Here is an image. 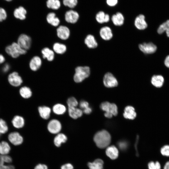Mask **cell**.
I'll use <instances>...</instances> for the list:
<instances>
[{
	"label": "cell",
	"mask_w": 169,
	"mask_h": 169,
	"mask_svg": "<svg viewBox=\"0 0 169 169\" xmlns=\"http://www.w3.org/2000/svg\"><path fill=\"white\" fill-rule=\"evenodd\" d=\"M10 147L8 142L5 141L0 142V154L1 155H7L10 150Z\"/></svg>",
	"instance_id": "32"
},
{
	"label": "cell",
	"mask_w": 169,
	"mask_h": 169,
	"mask_svg": "<svg viewBox=\"0 0 169 169\" xmlns=\"http://www.w3.org/2000/svg\"><path fill=\"white\" fill-rule=\"evenodd\" d=\"M105 152L107 156L111 159H115L118 156V150L117 148L113 145L107 147Z\"/></svg>",
	"instance_id": "17"
},
{
	"label": "cell",
	"mask_w": 169,
	"mask_h": 169,
	"mask_svg": "<svg viewBox=\"0 0 169 169\" xmlns=\"http://www.w3.org/2000/svg\"><path fill=\"white\" fill-rule=\"evenodd\" d=\"M101 38L105 40L110 39L113 37V33L111 28L109 27L105 26L102 28L100 31Z\"/></svg>",
	"instance_id": "14"
},
{
	"label": "cell",
	"mask_w": 169,
	"mask_h": 169,
	"mask_svg": "<svg viewBox=\"0 0 169 169\" xmlns=\"http://www.w3.org/2000/svg\"><path fill=\"white\" fill-rule=\"evenodd\" d=\"M163 169H169V161H167L165 164Z\"/></svg>",
	"instance_id": "52"
},
{
	"label": "cell",
	"mask_w": 169,
	"mask_h": 169,
	"mask_svg": "<svg viewBox=\"0 0 169 169\" xmlns=\"http://www.w3.org/2000/svg\"><path fill=\"white\" fill-rule=\"evenodd\" d=\"M26 10L22 6L16 8L13 12L15 17L21 20H23L26 18Z\"/></svg>",
	"instance_id": "19"
},
{
	"label": "cell",
	"mask_w": 169,
	"mask_h": 169,
	"mask_svg": "<svg viewBox=\"0 0 169 169\" xmlns=\"http://www.w3.org/2000/svg\"><path fill=\"white\" fill-rule=\"evenodd\" d=\"M7 17V14L5 10L0 8V22L5 20Z\"/></svg>",
	"instance_id": "42"
},
{
	"label": "cell",
	"mask_w": 169,
	"mask_h": 169,
	"mask_svg": "<svg viewBox=\"0 0 169 169\" xmlns=\"http://www.w3.org/2000/svg\"><path fill=\"white\" fill-rule=\"evenodd\" d=\"M100 107L105 112V116L107 118H111L113 116H116L118 114V108L115 104L107 101L104 102L100 104Z\"/></svg>",
	"instance_id": "4"
},
{
	"label": "cell",
	"mask_w": 169,
	"mask_h": 169,
	"mask_svg": "<svg viewBox=\"0 0 169 169\" xmlns=\"http://www.w3.org/2000/svg\"><path fill=\"white\" fill-rule=\"evenodd\" d=\"M8 80L10 84L15 87H18L22 84L23 80L18 72H13L9 74Z\"/></svg>",
	"instance_id": "8"
},
{
	"label": "cell",
	"mask_w": 169,
	"mask_h": 169,
	"mask_svg": "<svg viewBox=\"0 0 169 169\" xmlns=\"http://www.w3.org/2000/svg\"><path fill=\"white\" fill-rule=\"evenodd\" d=\"M42 63L41 58L38 56H35L31 59L30 61L29 67L32 71H36L40 68Z\"/></svg>",
	"instance_id": "15"
},
{
	"label": "cell",
	"mask_w": 169,
	"mask_h": 169,
	"mask_svg": "<svg viewBox=\"0 0 169 169\" xmlns=\"http://www.w3.org/2000/svg\"><path fill=\"white\" fill-rule=\"evenodd\" d=\"M166 32L167 36L169 37V20L161 24L157 29V32L161 34Z\"/></svg>",
	"instance_id": "34"
},
{
	"label": "cell",
	"mask_w": 169,
	"mask_h": 169,
	"mask_svg": "<svg viewBox=\"0 0 169 169\" xmlns=\"http://www.w3.org/2000/svg\"><path fill=\"white\" fill-rule=\"evenodd\" d=\"M79 17L78 13L76 11L72 10L66 12L65 15L66 21L71 23H76L78 21Z\"/></svg>",
	"instance_id": "11"
},
{
	"label": "cell",
	"mask_w": 169,
	"mask_h": 169,
	"mask_svg": "<svg viewBox=\"0 0 169 169\" xmlns=\"http://www.w3.org/2000/svg\"><path fill=\"white\" fill-rule=\"evenodd\" d=\"M2 157L4 162L9 163L12 162V160L11 157L7 155H2Z\"/></svg>",
	"instance_id": "44"
},
{
	"label": "cell",
	"mask_w": 169,
	"mask_h": 169,
	"mask_svg": "<svg viewBox=\"0 0 169 169\" xmlns=\"http://www.w3.org/2000/svg\"><path fill=\"white\" fill-rule=\"evenodd\" d=\"M0 169H15V167L12 165H6L3 164L0 167Z\"/></svg>",
	"instance_id": "48"
},
{
	"label": "cell",
	"mask_w": 169,
	"mask_h": 169,
	"mask_svg": "<svg viewBox=\"0 0 169 169\" xmlns=\"http://www.w3.org/2000/svg\"><path fill=\"white\" fill-rule=\"evenodd\" d=\"M4 162L3 159L2 155H0V167L4 164Z\"/></svg>",
	"instance_id": "53"
},
{
	"label": "cell",
	"mask_w": 169,
	"mask_h": 169,
	"mask_svg": "<svg viewBox=\"0 0 169 169\" xmlns=\"http://www.w3.org/2000/svg\"><path fill=\"white\" fill-rule=\"evenodd\" d=\"M41 53L43 58L46 59L49 61H52L54 59V51L48 48H43L41 51Z\"/></svg>",
	"instance_id": "25"
},
{
	"label": "cell",
	"mask_w": 169,
	"mask_h": 169,
	"mask_svg": "<svg viewBox=\"0 0 169 169\" xmlns=\"http://www.w3.org/2000/svg\"><path fill=\"white\" fill-rule=\"evenodd\" d=\"M90 74V68L88 66H78L75 69L74 80L77 83H80L88 78Z\"/></svg>",
	"instance_id": "3"
},
{
	"label": "cell",
	"mask_w": 169,
	"mask_h": 169,
	"mask_svg": "<svg viewBox=\"0 0 169 169\" xmlns=\"http://www.w3.org/2000/svg\"><path fill=\"white\" fill-rule=\"evenodd\" d=\"M7 1H8V2H9V1H11L12 0H5Z\"/></svg>",
	"instance_id": "55"
},
{
	"label": "cell",
	"mask_w": 169,
	"mask_h": 169,
	"mask_svg": "<svg viewBox=\"0 0 169 169\" xmlns=\"http://www.w3.org/2000/svg\"><path fill=\"white\" fill-rule=\"evenodd\" d=\"M164 64L166 67L169 68V55H168L166 57L164 61Z\"/></svg>",
	"instance_id": "50"
},
{
	"label": "cell",
	"mask_w": 169,
	"mask_h": 169,
	"mask_svg": "<svg viewBox=\"0 0 169 169\" xmlns=\"http://www.w3.org/2000/svg\"><path fill=\"white\" fill-rule=\"evenodd\" d=\"M61 128L62 125L60 121L55 119L50 121L47 126L49 131L51 133L53 134L59 133Z\"/></svg>",
	"instance_id": "7"
},
{
	"label": "cell",
	"mask_w": 169,
	"mask_h": 169,
	"mask_svg": "<svg viewBox=\"0 0 169 169\" xmlns=\"http://www.w3.org/2000/svg\"><path fill=\"white\" fill-rule=\"evenodd\" d=\"M1 136V133H0V137Z\"/></svg>",
	"instance_id": "56"
},
{
	"label": "cell",
	"mask_w": 169,
	"mask_h": 169,
	"mask_svg": "<svg viewBox=\"0 0 169 169\" xmlns=\"http://www.w3.org/2000/svg\"><path fill=\"white\" fill-rule=\"evenodd\" d=\"M84 42L85 44L89 48H95L98 46L97 43L94 37L91 34H89L86 37Z\"/></svg>",
	"instance_id": "22"
},
{
	"label": "cell",
	"mask_w": 169,
	"mask_h": 169,
	"mask_svg": "<svg viewBox=\"0 0 169 169\" xmlns=\"http://www.w3.org/2000/svg\"><path fill=\"white\" fill-rule=\"evenodd\" d=\"M136 115L134 108L131 106L126 107L124 109L123 116L126 119H134Z\"/></svg>",
	"instance_id": "16"
},
{
	"label": "cell",
	"mask_w": 169,
	"mask_h": 169,
	"mask_svg": "<svg viewBox=\"0 0 169 169\" xmlns=\"http://www.w3.org/2000/svg\"><path fill=\"white\" fill-rule=\"evenodd\" d=\"M31 42L30 37L25 34H22L18 37L17 43L23 49L27 50L30 48Z\"/></svg>",
	"instance_id": "5"
},
{
	"label": "cell",
	"mask_w": 169,
	"mask_h": 169,
	"mask_svg": "<svg viewBox=\"0 0 169 169\" xmlns=\"http://www.w3.org/2000/svg\"><path fill=\"white\" fill-rule=\"evenodd\" d=\"M118 145L120 149L122 150L126 149L128 146L127 143L124 141L119 142L118 143Z\"/></svg>",
	"instance_id": "43"
},
{
	"label": "cell",
	"mask_w": 169,
	"mask_h": 169,
	"mask_svg": "<svg viewBox=\"0 0 169 169\" xmlns=\"http://www.w3.org/2000/svg\"><path fill=\"white\" fill-rule=\"evenodd\" d=\"M160 153L164 156L169 157V145H166L162 146L161 148Z\"/></svg>",
	"instance_id": "41"
},
{
	"label": "cell",
	"mask_w": 169,
	"mask_h": 169,
	"mask_svg": "<svg viewBox=\"0 0 169 169\" xmlns=\"http://www.w3.org/2000/svg\"><path fill=\"white\" fill-rule=\"evenodd\" d=\"M46 5L49 8L57 10L60 7L61 4L59 0H48Z\"/></svg>",
	"instance_id": "35"
},
{
	"label": "cell",
	"mask_w": 169,
	"mask_h": 169,
	"mask_svg": "<svg viewBox=\"0 0 169 169\" xmlns=\"http://www.w3.org/2000/svg\"><path fill=\"white\" fill-rule=\"evenodd\" d=\"M8 128L5 121L2 119H0V133L4 134L8 131Z\"/></svg>",
	"instance_id": "37"
},
{
	"label": "cell",
	"mask_w": 169,
	"mask_h": 169,
	"mask_svg": "<svg viewBox=\"0 0 169 169\" xmlns=\"http://www.w3.org/2000/svg\"><path fill=\"white\" fill-rule=\"evenodd\" d=\"M79 106L83 113L86 114H90L92 112L91 108L89 107L88 103L85 100L80 101L79 103Z\"/></svg>",
	"instance_id": "33"
},
{
	"label": "cell",
	"mask_w": 169,
	"mask_h": 169,
	"mask_svg": "<svg viewBox=\"0 0 169 169\" xmlns=\"http://www.w3.org/2000/svg\"><path fill=\"white\" fill-rule=\"evenodd\" d=\"M124 17L122 13H117L113 15L111 17V20L113 24L116 26H120L123 24L124 22Z\"/></svg>",
	"instance_id": "24"
},
{
	"label": "cell",
	"mask_w": 169,
	"mask_h": 169,
	"mask_svg": "<svg viewBox=\"0 0 169 169\" xmlns=\"http://www.w3.org/2000/svg\"><path fill=\"white\" fill-rule=\"evenodd\" d=\"M10 66L8 64H5L2 68V70L4 73L7 72L10 69Z\"/></svg>",
	"instance_id": "46"
},
{
	"label": "cell",
	"mask_w": 169,
	"mask_h": 169,
	"mask_svg": "<svg viewBox=\"0 0 169 169\" xmlns=\"http://www.w3.org/2000/svg\"><path fill=\"white\" fill-rule=\"evenodd\" d=\"M67 139V137L65 135L62 133H59L55 137L54 143L56 146L59 147L62 143L66 142Z\"/></svg>",
	"instance_id": "28"
},
{
	"label": "cell",
	"mask_w": 169,
	"mask_h": 169,
	"mask_svg": "<svg viewBox=\"0 0 169 169\" xmlns=\"http://www.w3.org/2000/svg\"><path fill=\"white\" fill-rule=\"evenodd\" d=\"M5 59L4 56L2 54H0V64L4 63Z\"/></svg>",
	"instance_id": "51"
},
{
	"label": "cell",
	"mask_w": 169,
	"mask_h": 169,
	"mask_svg": "<svg viewBox=\"0 0 169 169\" xmlns=\"http://www.w3.org/2000/svg\"><path fill=\"white\" fill-rule=\"evenodd\" d=\"M5 51L8 54L13 58H17L19 55L24 54L27 53V50L23 49L16 42L6 46Z\"/></svg>",
	"instance_id": "2"
},
{
	"label": "cell",
	"mask_w": 169,
	"mask_h": 169,
	"mask_svg": "<svg viewBox=\"0 0 169 169\" xmlns=\"http://www.w3.org/2000/svg\"><path fill=\"white\" fill-rule=\"evenodd\" d=\"M34 169H48L47 166L44 164H39L37 165Z\"/></svg>",
	"instance_id": "49"
},
{
	"label": "cell",
	"mask_w": 169,
	"mask_h": 169,
	"mask_svg": "<svg viewBox=\"0 0 169 169\" xmlns=\"http://www.w3.org/2000/svg\"><path fill=\"white\" fill-rule=\"evenodd\" d=\"M46 20L48 23L55 27L58 26L60 22L59 19L56 17L55 14L53 12L48 14Z\"/></svg>",
	"instance_id": "21"
},
{
	"label": "cell",
	"mask_w": 169,
	"mask_h": 169,
	"mask_svg": "<svg viewBox=\"0 0 169 169\" xmlns=\"http://www.w3.org/2000/svg\"><path fill=\"white\" fill-rule=\"evenodd\" d=\"M64 5L70 8H74L78 3V0H63Z\"/></svg>",
	"instance_id": "38"
},
{
	"label": "cell",
	"mask_w": 169,
	"mask_h": 169,
	"mask_svg": "<svg viewBox=\"0 0 169 169\" xmlns=\"http://www.w3.org/2000/svg\"><path fill=\"white\" fill-rule=\"evenodd\" d=\"M138 137H137V140H136V144H137V141H138ZM135 148H136V154L137 155H138V153L137 152V145L136 144H135Z\"/></svg>",
	"instance_id": "54"
},
{
	"label": "cell",
	"mask_w": 169,
	"mask_h": 169,
	"mask_svg": "<svg viewBox=\"0 0 169 169\" xmlns=\"http://www.w3.org/2000/svg\"><path fill=\"white\" fill-rule=\"evenodd\" d=\"M140 50L145 54H151L155 53L156 50V46L152 43H144L139 45Z\"/></svg>",
	"instance_id": "9"
},
{
	"label": "cell",
	"mask_w": 169,
	"mask_h": 169,
	"mask_svg": "<svg viewBox=\"0 0 169 169\" xmlns=\"http://www.w3.org/2000/svg\"><path fill=\"white\" fill-rule=\"evenodd\" d=\"M38 111L40 116L43 119L47 120L50 117L51 110L49 107L45 106H39Z\"/></svg>",
	"instance_id": "20"
},
{
	"label": "cell",
	"mask_w": 169,
	"mask_h": 169,
	"mask_svg": "<svg viewBox=\"0 0 169 169\" xmlns=\"http://www.w3.org/2000/svg\"><path fill=\"white\" fill-rule=\"evenodd\" d=\"M13 125L17 128L23 127L24 124V120L23 117L19 115L15 116L12 120Z\"/></svg>",
	"instance_id": "27"
},
{
	"label": "cell",
	"mask_w": 169,
	"mask_h": 169,
	"mask_svg": "<svg viewBox=\"0 0 169 169\" xmlns=\"http://www.w3.org/2000/svg\"><path fill=\"white\" fill-rule=\"evenodd\" d=\"M66 108L65 106L61 104H57L55 105L53 107V112L58 115L64 114L66 112Z\"/></svg>",
	"instance_id": "31"
},
{
	"label": "cell",
	"mask_w": 169,
	"mask_h": 169,
	"mask_svg": "<svg viewBox=\"0 0 169 169\" xmlns=\"http://www.w3.org/2000/svg\"><path fill=\"white\" fill-rule=\"evenodd\" d=\"M151 82L152 84L155 87L160 88L163 84L164 79L161 75H154L151 78Z\"/></svg>",
	"instance_id": "23"
},
{
	"label": "cell",
	"mask_w": 169,
	"mask_h": 169,
	"mask_svg": "<svg viewBox=\"0 0 169 169\" xmlns=\"http://www.w3.org/2000/svg\"><path fill=\"white\" fill-rule=\"evenodd\" d=\"M103 81L104 85L107 88L115 87L118 84L116 78L110 72H107L105 74Z\"/></svg>",
	"instance_id": "6"
},
{
	"label": "cell",
	"mask_w": 169,
	"mask_h": 169,
	"mask_svg": "<svg viewBox=\"0 0 169 169\" xmlns=\"http://www.w3.org/2000/svg\"><path fill=\"white\" fill-rule=\"evenodd\" d=\"M95 18L97 22L100 23L108 22L110 19L109 15L105 14L103 11L99 12L96 14Z\"/></svg>",
	"instance_id": "26"
},
{
	"label": "cell",
	"mask_w": 169,
	"mask_h": 169,
	"mask_svg": "<svg viewBox=\"0 0 169 169\" xmlns=\"http://www.w3.org/2000/svg\"><path fill=\"white\" fill-rule=\"evenodd\" d=\"M68 113L69 116L74 119L81 117L83 114L82 110L76 107H68Z\"/></svg>",
	"instance_id": "18"
},
{
	"label": "cell",
	"mask_w": 169,
	"mask_h": 169,
	"mask_svg": "<svg viewBox=\"0 0 169 169\" xmlns=\"http://www.w3.org/2000/svg\"><path fill=\"white\" fill-rule=\"evenodd\" d=\"M134 24L136 28L140 30L146 29L147 24L145 20V16L143 14H140L135 18Z\"/></svg>",
	"instance_id": "13"
},
{
	"label": "cell",
	"mask_w": 169,
	"mask_h": 169,
	"mask_svg": "<svg viewBox=\"0 0 169 169\" xmlns=\"http://www.w3.org/2000/svg\"><path fill=\"white\" fill-rule=\"evenodd\" d=\"M56 31L58 37L62 40L67 39L70 36V30L66 26H60L58 27Z\"/></svg>",
	"instance_id": "10"
},
{
	"label": "cell",
	"mask_w": 169,
	"mask_h": 169,
	"mask_svg": "<svg viewBox=\"0 0 169 169\" xmlns=\"http://www.w3.org/2000/svg\"><path fill=\"white\" fill-rule=\"evenodd\" d=\"M68 107H76L78 105L77 100L74 97H70L69 98L67 101Z\"/></svg>",
	"instance_id": "39"
},
{
	"label": "cell",
	"mask_w": 169,
	"mask_h": 169,
	"mask_svg": "<svg viewBox=\"0 0 169 169\" xmlns=\"http://www.w3.org/2000/svg\"><path fill=\"white\" fill-rule=\"evenodd\" d=\"M107 4L110 6H114L118 3V0H106Z\"/></svg>",
	"instance_id": "45"
},
{
	"label": "cell",
	"mask_w": 169,
	"mask_h": 169,
	"mask_svg": "<svg viewBox=\"0 0 169 169\" xmlns=\"http://www.w3.org/2000/svg\"><path fill=\"white\" fill-rule=\"evenodd\" d=\"M8 139L11 143L15 146L20 145L23 141V137L17 132L10 133L8 136Z\"/></svg>",
	"instance_id": "12"
},
{
	"label": "cell",
	"mask_w": 169,
	"mask_h": 169,
	"mask_svg": "<svg viewBox=\"0 0 169 169\" xmlns=\"http://www.w3.org/2000/svg\"><path fill=\"white\" fill-rule=\"evenodd\" d=\"M149 169H161V166L160 162L158 161L150 162L148 164Z\"/></svg>",
	"instance_id": "40"
},
{
	"label": "cell",
	"mask_w": 169,
	"mask_h": 169,
	"mask_svg": "<svg viewBox=\"0 0 169 169\" xmlns=\"http://www.w3.org/2000/svg\"><path fill=\"white\" fill-rule=\"evenodd\" d=\"M110 133L105 130L97 132L94 137V140L97 146L100 148L107 147L111 141Z\"/></svg>",
	"instance_id": "1"
},
{
	"label": "cell",
	"mask_w": 169,
	"mask_h": 169,
	"mask_svg": "<svg viewBox=\"0 0 169 169\" xmlns=\"http://www.w3.org/2000/svg\"><path fill=\"white\" fill-rule=\"evenodd\" d=\"M61 169H73V166L71 164L67 163L62 166Z\"/></svg>",
	"instance_id": "47"
},
{
	"label": "cell",
	"mask_w": 169,
	"mask_h": 169,
	"mask_svg": "<svg viewBox=\"0 0 169 169\" xmlns=\"http://www.w3.org/2000/svg\"><path fill=\"white\" fill-rule=\"evenodd\" d=\"M53 49L56 53L62 54L65 52L67 48L66 45L63 44L56 43L53 45Z\"/></svg>",
	"instance_id": "30"
},
{
	"label": "cell",
	"mask_w": 169,
	"mask_h": 169,
	"mask_svg": "<svg viewBox=\"0 0 169 169\" xmlns=\"http://www.w3.org/2000/svg\"><path fill=\"white\" fill-rule=\"evenodd\" d=\"M103 161L100 159H97L92 162H89L88 166L90 169H103Z\"/></svg>",
	"instance_id": "29"
},
{
	"label": "cell",
	"mask_w": 169,
	"mask_h": 169,
	"mask_svg": "<svg viewBox=\"0 0 169 169\" xmlns=\"http://www.w3.org/2000/svg\"><path fill=\"white\" fill-rule=\"evenodd\" d=\"M20 95L23 98L28 99L32 95V92L31 89L28 87L24 86L21 88L19 90Z\"/></svg>",
	"instance_id": "36"
}]
</instances>
